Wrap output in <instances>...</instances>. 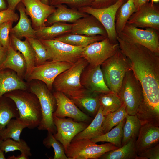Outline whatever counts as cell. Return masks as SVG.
Wrapping results in <instances>:
<instances>
[{"mask_svg": "<svg viewBox=\"0 0 159 159\" xmlns=\"http://www.w3.org/2000/svg\"><path fill=\"white\" fill-rule=\"evenodd\" d=\"M121 52L130 60L131 69L140 82L143 102L149 106L159 104V54L120 36L117 37Z\"/></svg>", "mask_w": 159, "mask_h": 159, "instance_id": "obj_1", "label": "cell"}, {"mask_svg": "<svg viewBox=\"0 0 159 159\" xmlns=\"http://www.w3.org/2000/svg\"><path fill=\"white\" fill-rule=\"evenodd\" d=\"M4 96L12 100L18 110L19 118L27 127H37L42 118L40 102L37 96L28 90H17L8 92Z\"/></svg>", "mask_w": 159, "mask_h": 159, "instance_id": "obj_2", "label": "cell"}, {"mask_svg": "<svg viewBox=\"0 0 159 159\" xmlns=\"http://www.w3.org/2000/svg\"><path fill=\"white\" fill-rule=\"evenodd\" d=\"M28 90L34 94L39 101L42 111V118L37 127L39 130H46L54 134L56 132L54 124L53 113L56 107L55 97L43 82L38 80L27 82Z\"/></svg>", "mask_w": 159, "mask_h": 159, "instance_id": "obj_3", "label": "cell"}, {"mask_svg": "<svg viewBox=\"0 0 159 159\" xmlns=\"http://www.w3.org/2000/svg\"><path fill=\"white\" fill-rule=\"evenodd\" d=\"M88 64L85 59L82 57L80 59L55 78L53 83V88L71 100L80 97L85 89L80 83L81 74Z\"/></svg>", "mask_w": 159, "mask_h": 159, "instance_id": "obj_4", "label": "cell"}, {"mask_svg": "<svg viewBox=\"0 0 159 159\" xmlns=\"http://www.w3.org/2000/svg\"><path fill=\"white\" fill-rule=\"evenodd\" d=\"M100 67L106 85L111 91L118 94L126 73L131 70L129 59L119 49Z\"/></svg>", "mask_w": 159, "mask_h": 159, "instance_id": "obj_5", "label": "cell"}, {"mask_svg": "<svg viewBox=\"0 0 159 159\" xmlns=\"http://www.w3.org/2000/svg\"><path fill=\"white\" fill-rule=\"evenodd\" d=\"M118 148L110 143L98 145L90 140L83 139L72 140L65 152L68 159H97Z\"/></svg>", "mask_w": 159, "mask_h": 159, "instance_id": "obj_6", "label": "cell"}, {"mask_svg": "<svg viewBox=\"0 0 159 159\" xmlns=\"http://www.w3.org/2000/svg\"><path fill=\"white\" fill-rule=\"evenodd\" d=\"M118 95L125 106L128 114H136L142 100L143 90L131 70L126 73Z\"/></svg>", "mask_w": 159, "mask_h": 159, "instance_id": "obj_7", "label": "cell"}, {"mask_svg": "<svg viewBox=\"0 0 159 159\" xmlns=\"http://www.w3.org/2000/svg\"><path fill=\"white\" fill-rule=\"evenodd\" d=\"M39 40L46 48L49 60L74 64L82 58V47L72 45L56 39Z\"/></svg>", "mask_w": 159, "mask_h": 159, "instance_id": "obj_8", "label": "cell"}, {"mask_svg": "<svg viewBox=\"0 0 159 159\" xmlns=\"http://www.w3.org/2000/svg\"><path fill=\"white\" fill-rule=\"evenodd\" d=\"M119 49L118 41L112 42L107 37L102 40L83 48L81 57L86 59L91 65H100Z\"/></svg>", "mask_w": 159, "mask_h": 159, "instance_id": "obj_9", "label": "cell"}, {"mask_svg": "<svg viewBox=\"0 0 159 159\" xmlns=\"http://www.w3.org/2000/svg\"><path fill=\"white\" fill-rule=\"evenodd\" d=\"M73 64L66 62L47 60L40 65L35 66L25 80L27 82L34 79L40 80L44 82L51 91L55 78L70 67Z\"/></svg>", "mask_w": 159, "mask_h": 159, "instance_id": "obj_10", "label": "cell"}, {"mask_svg": "<svg viewBox=\"0 0 159 159\" xmlns=\"http://www.w3.org/2000/svg\"><path fill=\"white\" fill-rule=\"evenodd\" d=\"M158 32L149 27L145 30L140 29L127 23L121 34L118 35L141 44L152 52L159 54Z\"/></svg>", "mask_w": 159, "mask_h": 159, "instance_id": "obj_11", "label": "cell"}, {"mask_svg": "<svg viewBox=\"0 0 159 159\" xmlns=\"http://www.w3.org/2000/svg\"><path fill=\"white\" fill-rule=\"evenodd\" d=\"M125 0H118L115 4L105 8L97 9L87 6L78 10L96 18L105 29L107 38L111 42H116L118 35L115 27V16L118 9L125 2Z\"/></svg>", "mask_w": 159, "mask_h": 159, "instance_id": "obj_12", "label": "cell"}, {"mask_svg": "<svg viewBox=\"0 0 159 159\" xmlns=\"http://www.w3.org/2000/svg\"><path fill=\"white\" fill-rule=\"evenodd\" d=\"M56 132L53 134L55 138L62 145L65 150L74 137L84 130L89 124L76 121L72 119L60 118L53 116Z\"/></svg>", "mask_w": 159, "mask_h": 159, "instance_id": "obj_13", "label": "cell"}, {"mask_svg": "<svg viewBox=\"0 0 159 159\" xmlns=\"http://www.w3.org/2000/svg\"><path fill=\"white\" fill-rule=\"evenodd\" d=\"M53 94L57 104L53 116L60 118L68 117L76 121L88 123L92 121V117L82 111L71 99L63 93L55 91Z\"/></svg>", "mask_w": 159, "mask_h": 159, "instance_id": "obj_14", "label": "cell"}, {"mask_svg": "<svg viewBox=\"0 0 159 159\" xmlns=\"http://www.w3.org/2000/svg\"><path fill=\"white\" fill-rule=\"evenodd\" d=\"M127 24L136 27L151 28L159 31V9L152 2H148L133 13Z\"/></svg>", "mask_w": 159, "mask_h": 159, "instance_id": "obj_15", "label": "cell"}, {"mask_svg": "<svg viewBox=\"0 0 159 159\" xmlns=\"http://www.w3.org/2000/svg\"><path fill=\"white\" fill-rule=\"evenodd\" d=\"M80 83L83 87L93 92L106 94L111 91L105 82L100 65L88 64L81 74Z\"/></svg>", "mask_w": 159, "mask_h": 159, "instance_id": "obj_16", "label": "cell"}, {"mask_svg": "<svg viewBox=\"0 0 159 159\" xmlns=\"http://www.w3.org/2000/svg\"><path fill=\"white\" fill-rule=\"evenodd\" d=\"M26 13L30 16L34 29L46 26L48 17L56 9L54 6L42 3L40 0H22Z\"/></svg>", "mask_w": 159, "mask_h": 159, "instance_id": "obj_17", "label": "cell"}, {"mask_svg": "<svg viewBox=\"0 0 159 159\" xmlns=\"http://www.w3.org/2000/svg\"><path fill=\"white\" fill-rule=\"evenodd\" d=\"M69 33L87 36L101 35L107 37V32L102 24L96 18L90 14L73 23Z\"/></svg>", "mask_w": 159, "mask_h": 159, "instance_id": "obj_18", "label": "cell"}, {"mask_svg": "<svg viewBox=\"0 0 159 159\" xmlns=\"http://www.w3.org/2000/svg\"><path fill=\"white\" fill-rule=\"evenodd\" d=\"M159 143V127L148 123L141 125L135 143L137 155Z\"/></svg>", "mask_w": 159, "mask_h": 159, "instance_id": "obj_19", "label": "cell"}, {"mask_svg": "<svg viewBox=\"0 0 159 159\" xmlns=\"http://www.w3.org/2000/svg\"><path fill=\"white\" fill-rule=\"evenodd\" d=\"M28 89V82L19 77L14 71L8 68L0 70V99L11 91Z\"/></svg>", "mask_w": 159, "mask_h": 159, "instance_id": "obj_20", "label": "cell"}, {"mask_svg": "<svg viewBox=\"0 0 159 159\" xmlns=\"http://www.w3.org/2000/svg\"><path fill=\"white\" fill-rule=\"evenodd\" d=\"M6 68L14 71L19 77L24 79L27 70L26 61L20 52L13 48L11 44L8 48L6 59L0 66V70Z\"/></svg>", "mask_w": 159, "mask_h": 159, "instance_id": "obj_21", "label": "cell"}, {"mask_svg": "<svg viewBox=\"0 0 159 159\" xmlns=\"http://www.w3.org/2000/svg\"><path fill=\"white\" fill-rule=\"evenodd\" d=\"M55 11L47 18L45 24L52 25L57 22H68L73 23L78 19L87 16V14L78 9L68 8L64 4L54 6Z\"/></svg>", "mask_w": 159, "mask_h": 159, "instance_id": "obj_22", "label": "cell"}, {"mask_svg": "<svg viewBox=\"0 0 159 159\" xmlns=\"http://www.w3.org/2000/svg\"><path fill=\"white\" fill-rule=\"evenodd\" d=\"M16 8L19 12L20 18L16 25L11 29L10 33L20 40L24 37L36 38L35 31L32 28L26 13L24 5L21 2Z\"/></svg>", "mask_w": 159, "mask_h": 159, "instance_id": "obj_23", "label": "cell"}, {"mask_svg": "<svg viewBox=\"0 0 159 159\" xmlns=\"http://www.w3.org/2000/svg\"><path fill=\"white\" fill-rule=\"evenodd\" d=\"M9 37L12 47L16 51L20 52L26 61L27 70L25 79L35 66V54L34 50L26 38L24 41H22L10 33Z\"/></svg>", "mask_w": 159, "mask_h": 159, "instance_id": "obj_24", "label": "cell"}, {"mask_svg": "<svg viewBox=\"0 0 159 159\" xmlns=\"http://www.w3.org/2000/svg\"><path fill=\"white\" fill-rule=\"evenodd\" d=\"M72 24L62 22L55 23L49 26L34 29L36 38L38 39L51 40L61 35L69 33Z\"/></svg>", "mask_w": 159, "mask_h": 159, "instance_id": "obj_25", "label": "cell"}, {"mask_svg": "<svg viewBox=\"0 0 159 159\" xmlns=\"http://www.w3.org/2000/svg\"><path fill=\"white\" fill-rule=\"evenodd\" d=\"M104 117L103 108L100 105L94 119L84 130L77 134L72 140L83 139L91 140L104 134L102 124Z\"/></svg>", "mask_w": 159, "mask_h": 159, "instance_id": "obj_26", "label": "cell"}, {"mask_svg": "<svg viewBox=\"0 0 159 159\" xmlns=\"http://www.w3.org/2000/svg\"><path fill=\"white\" fill-rule=\"evenodd\" d=\"M99 94L86 89L81 96L71 100L78 108L85 110L95 117L100 106Z\"/></svg>", "mask_w": 159, "mask_h": 159, "instance_id": "obj_27", "label": "cell"}, {"mask_svg": "<svg viewBox=\"0 0 159 159\" xmlns=\"http://www.w3.org/2000/svg\"><path fill=\"white\" fill-rule=\"evenodd\" d=\"M136 139L130 140L120 148L108 151L103 154L101 159H138L135 143Z\"/></svg>", "mask_w": 159, "mask_h": 159, "instance_id": "obj_28", "label": "cell"}, {"mask_svg": "<svg viewBox=\"0 0 159 159\" xmlns=\"http://www.w3.org/2000/svg\"><path fill=\"white\" fill-rule=\"evenodd\" d=\"M19 117L18 110L13 101L4 95L0 99V132L11 119Z\"/></svg>", "mask_w": 159, "mask_h": 159, "instance_id": "obj_29", "label": "cell"}, {"mask_svg": "<svg viewBox=\"0 0 159 159\" xmlns=\"http://www.w3.org/2000/svg\"><path fill=\"white\" fill-rule=\"evenodd\" d=\"M107 37L101 35L87 36L69 33L60 36L54 39L72 45L83 48L95 42L102 40Z\"/></svg>", "mask_w": 159, "mask_h": 159, "instance_id": "obj_30", "label": "cell"}, {"mask_svg": "<svg viewBox=\"0 0 159 159\" xmlns=\"http://www.w3.org/2000/svg\"><path fill=\"white\" fill-rule=\"evenodd\" d=\"M136 11L133 0H128L120 7L115 19V29L117 35L121 34L130 17Z\"/></svg>", "mask_w": 159, "mask_h": 159, "instance_id": "obj_31", "label": "cell"}, {"mask_svg": "<svg viewBox=\"0 0 159 159\" xmlns=\"http://www.w3.org/2000/svg\"><path fill=\"white\" fill-rule=\"evenodd\" d=\"M141 126V122L136 114L130 115L127 114L123 127L122 146L132 139H137Z\"/></svg>", "mask_w": 159, "mask_h": 159, "instance_id": "obj_32", "label": "cell"}, {"mask_svg": "<svg viewBox=\"0 0 159 159\" xmlns=\"http://www.w3.org/2000/svg\"><path fill=\"white\" fill-rule=\"evenodd\" d=\"M125 120L126 118L108 132L90 140L96 143L107 142L119 148L121 147L122 146L123 127Z\"/></svg>", "mask_w": 159, "mask_h": 159, "instance_id": "obj_33", "label": "cell"}, {"mask_svg": "<svg viewBox=\"0 0 159 159\" xmlns=\"http://www.w3.org/2000/svg\"><path fill=\"white\" fill-rule=\"evenodd\" d=\"M99 101L100 105L102 107L103 113L105 116L117 110L123 104L118 95L112 91L108 93H100Z\"/></svg>", "mask_w": 159, "mask_h": 159, "instance_id": "obj_34", "label": "cell"}, {"mask_svg": "<svg viewBox=\"0 0 159 159\" xmlns=\"http://www.w3.org/2000/svg\"><path fill=\"white\" fill-rule=\"evenodd\" d=\"M27 127L26 124L19 117L13 118L10 120L5 128L0 132V135L3 140L11 138L19 141L20 135L23 130Z\"/></svg>", "mask_w": 159, "mask_h": 159, "instance_id": "obj_35", "label": "cell"}, {"mask_svg": "<svg viewBox=\"0 0 159 159\" xmlns=\"http://www.w3.org/2000/svg\"><path fill=\"white\" fill-rule=\"evenodd\" d=\"M127 114L125 106L123 103L118 109L105 116L102 124L104 134L109 132L125 118Z\"/></svg>", "mask_w": 159, "mask_h": 159, "instance_id": "obj_36", "label": "cell"}, {"mask_svg": "<svg viewBox=\"0 0 159 159\" xmlns=\"http://www.w3.org/2000/svg\"><path fill=\"white\" fill-rule=\"evenodd\" d=\"M0 149L5 152V153L9 152L19 150L21 153H23L28 157L32 155L30 148L26 142L22 139L19 141L15 140L10 138L4 139L0 144Z\"/></svg>", "mask_w": 159, "mask_h": 159, "instance_id": "obj_37", "label": "cell"}, {"mask_svg": "<svg viewBox=\"0 0 159 159\" xmlns=\"http://www.w3.org/2000/svg\"><path fill=\"white\" fill-rule=\"evenodd\" d=\"M32 46L35 54V66L40 65L49 60L47 51L39 40L33 38L26 37Z\"/></svg>", "mask_w": 159, "mask_h": 159, "instance_id": "obj_38", "label": "cell"}, {"mask_svg": "<svg viewBox=\"0 0 159 159\" xmlns=\"http://www.w3.org/2000/svg\"><path fill=\"white\" fill-rule=\"evenodd\" d=\"M43 143L48 148L52 147L54 149V159H68L62 144L54 137L53 134L48 132L47 136L43 140Z\"/></svg>", "mask_w": 159, "mask_h": 159, "instance_id": "obj_39", "label": "cell"}, {"mask_svg": "<svg viewBox=\"0 0 159 159\" xmlns=\"http://www.w3.org/2000/svg\"><path fill=\"white\" fill-rule=\"evenodd\" d=\"M94 0H49V5L55 6L66 4L71 8L79 9L83 7L90 6Z\"/></svg>", "mask_w": 159, "mask_h": 159, "instance_id": "obj_40", "label": "cell"}, {"mask_svg": "<svg viewBox=\"0 0 159 159\" xmlns=\"http://www.w3.org/2000/svg\"><path fill=\"white\" fill-rule=\"evenodd\" d=\"M13 22L11 21H8L0 26V42L7 48H8L11 44L9 34Z\"/></svg>", "mask_w": 159, "mask_h": 159, "instance_id": "obj_41", "label": "cell"}, {"mask_svg": "<svg viewBox=\"0 0 159 159\" xmlns=\"http://www.w3.org/2000/svg\"><path fill=\"white\" fill-rule=\"evenodd\" d=\"M138 155V159H159V144L147 149Z\"/></svg>", "mask_w": 159, "mask_h": 159, "instance_id": "obj_42", "label": "cell"}, {"mask_svg": "<svg viewBox=\"0 0 159 159\" xmlns=\"http://www.w3.org/2000/svg\"><path fill=\"white\" fill-rule=\"evenodd\" d=\"M19 18L18 14L15 12L14 10L7 9L0 11V26L8 21L16 22Z\"/></svg>", "mask_w": 159, "mask_h": 159, "instance_id": "obj_43", "label": "cell"}, {"mask_svg": "<svg viewBox=\"0 0 159 159\" xmlns=\"http://www.w3.org/2000/svg\"><path fill=\"white\" fill-rule=\"evenodd\" d=\"M118 0H94L90 6L97 9L105 8L115 3Z\"/></svg>", "mask_w": 159, "mask_h": 159, "instance_id": "obj_44", "label": "cell"}, {"mask_svg": "<svg viewBox=\"0 0 159 159\" xmlns=\"http://www.w3.org/2000/svg\"><path fill=\"white\" fill-rule=\"evenodd\" d=\"M8 50V48L4 47L0 42V66L6 59Z\"/></svg>", "mask_w": 159, "mask_h": 159, "instance_id": "obj_45", "label": "cell"}, {"mask_svg": "<svg viewBox=\"0 0 159 159\" xmlns=\"http://www.w3.org/2000/svg\"><path fill=\"white\" fill-rule=\"evenodd\" d=\"M22 0H7L8 9L14 10L17 4Z\"/></svg>", "mask_w": 159, "mask_h": 159, "instance_id": "obj_46", "label": "cell"}, {"mask_svg": "<svg viewBox=\"0 0 159 159\" xmlns=\"http://www.w3.org/2000/svg\"><path fill=\"white\" fill-rule=\"evenodd\" d=\"M149 0H133L137 10L149 1Z\"/></svg>", "mask_w": 159, "mask_h": 159, "instance_id": "obj_47", "label": "cell"}, {"mask_svg": "<svg viewBox=\"0 0 159 159\" xmlns=\"http://www.w3.org/2000/svg\"><path fill=\"white\" fill-rule=\"evenodd\" d=\"M29 157L25 154L21 153V154L18 156H16L14 155L9 156L8 157V159H28Z\"/></svg>", "mask_w": 159, "mask_h": 159, "instance_id": "obj_48", "label": "cell"}, {"mask_svg": "<svg viewBox=\"0 0 159 159\" xmlns=\"http://www.w3.org/2000/svg\"><path fill=\"white\" fill-rule=\"evenodd\" d=\"M8 9L7 0H0V11Z\"/></svg>", "mask_w": 159, "mask_h": 159, "instance_id": "obj_49", "label": "cell"}, {"mask_svg": "<svg viewBox=\"0 0 159 159\" xmlns=\"http://www.w3.org/2000/svg\"><path fill=\"white\" fill-rule=\"evenodd\" d=\"M6 158L5 157L4 151L0 149V159H6Z\"/></svg>", "mask_w": 159, "mask_h": 159, "instance_id": "obj_50", "label": "cell"}, {"mask_svg": "<svg viewBox=\"0 0 159 159\" xmlns=\"http://www.w3.org/2000/svg\"><path fill=\"white\" fill-rule=\"evenodd\" d=\"M40 1L43 3L49 5V0H40Z\"/></svg>", "mask_w": 159, "mask_h": 159, "instance_id": "obj_51", "label": "cell"}, {"mask_svg": "<svg viewBox=\"0 0 159 159\" xmlns=\"http://www.w3.org/2000/svg\"><path fill=\"white\" fill-rule=\"evenodd\" d=\"M152 2L157 3L159 1V0H151Z\"/></svg>", "mask_w": 159, "mask_h": 159, "instance_id": "obj_52", "label": "cell"}, {"mask_svg": "<svg viewBox=\"0 0 159 159\" xmlns=\"http://www.w3.org/2000/svg\"><path fill=\"white\" fill-rule=\"evenodd\" d=\"M3 140V139H2L1 136L0 135V144L2 142Z\"/></svg>", "mask_w": 159, "mask_h": 159, "instance_id": "obj_53", "label": "cell"}, {"mask_svg": "<svg viewBox=\"0 0 159 159\" xmlns=\"http://www.w3.org/2000/svg\"><path fill=\"white\" fill-rule=\"evenodd\" d=\"M125 0V1H127L128 0Z\"/></svg>", "mask_w": 159, "mask_h": 159, "instance_id": "obj_54", "label": "cell"}]
</instances>
